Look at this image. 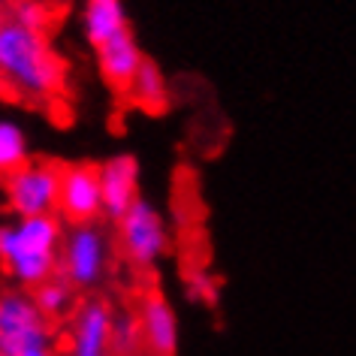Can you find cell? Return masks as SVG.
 Here are the masks:
<instances>
[{
  "mask_svg": "<svg viewBox=\"0 0 356 356\" xmlns=\"http://www.w3.org/2000/svg\"><path fill=\"white\" fill-rule=\"evenodd\" d=\"M130 106H136V109L148 112V115H160L169 109V85H166V76L163 70H160L154 60L145 58L139 67L136 79H133L127 97H124Z\"/></svg>",
  "mask_w": 356,
  "mask_h": 356,
  "instance_id": "cell-13",
  "label": "cell"
},
{
  "mask_svg": "<svg viewBox=\"0 0 356 356\" xmlns=\"http://www.w3.org/2000/svg\"><path fill=\"white\" fill-rule=\"evenodd\" d=\"M115 308L106 299H85L70 314L67 356H109L112 353Z\"/></svg>",
  "mask_w": 356,
  "mask_h": 356,
  "instance_id": "cell-8",
  "label": "cell"
},
{
  "mask_svg": "<svg viewBox=\"0 0 356 356\" xmlns=\"http://www.w3.org/2000/svg\"><path fill=\"white\" fill-rule=\"evenodd\" d=\"M33 299H37L40 311L49 320H60V317H67L70 311H76V287L64 278V275H55L51 281L37 287L33 290Z\"/></svg>",
  "mask_w": 356,
  "mask_h": 356,
  "instance_id": "cell-15",
  "label": "cell"
},
{
  "mask_svg": "<svg viewBox=\"0 0 356 356\" xmlns=\"http://www.w3.org/2000/svg\"><path fill=\"white\" fill-rule=\"evenodd\" d=\"M142 335L154 356H175L178 353V317L166 296L157 290H148L139 305Z\"/></svg>",
  "mask_w": 356,
  "mask_h": 356,
  "instance_id": "cell-11",
  "label": "cell"
},
{
  "mask_svg": "<svg viewBox=\"0 0 356 356\" xmlns=\"http://www.w3.org/2000/svg\"><path fill=\"white\" fill-rule=\"evenodd\" d=\"M94 51H97L100 79L109 85V91L118 94V97H127L133 79H136L142 60H145L136 37H133V31L118 33V37H112L109 42H103V46L94 49Z\"/></svg>",
  "mask_w": 356,
  "mask_h": 356,
  "instance_id": "cell-10",
  "label": "cell"
},
{
  "mask_svg": "<svg viewBox=\"0 0 356 356\" xmlns=\"http://www.w3.org/2000/svg\"><path fill=\"white\" fill-rule=\"evenodd\" d=\"M49 317L40 311L31 290H0V356H22L33 344L51 341Z\"/></svg>",
  "mask_w": 356,
  "mask_h": 356,
  "instance_id": "cell-6",
  "label": "cell"
},
{
  "mask_svg": "<svg viewBox=\"0 0 356 356\" xmlns=\"http://www.w3.org/2000/svg\"><path fill=\"white\" fill-rule=\"evenodd\" d=\"M60 172L64 166L51 160H31L13 175L3 178L0 193H3L6 209L15 218H40V215H58L60 202Z\"/></svg>",
  "mask_w": 356,
  "mask_h": 356,
  "instance_id": "cell-4",
  "label": "cell"
},
{
  "mask_svg": "<svg viewBox=\"0 0 356 356\" xmlns=\"http://www.w3.org/2000/svg\"><path fill=\"white\" fill-rule=\"evenodd\" d=\"M79 22H82L85 42L91 49H100L112 37L130 31V15L124 0H82Z\"/></svg>",
  "mask_w": 356,
  "mask_h": 356,
  "instance_id": "cell-12",
  "label": "cell"
},
{
  "mask_svg": "<svg viewBox=\"0 0 356 356\" xmlns=\"http://www.w3.org/2000/svg\"><path fill=\"white\" fill-rule=\"evenodd\" d=\"M0 10L19 24H24V28L40 31V33H49V28L55 24V13H51L46 0H6Z\"/></svg>",
  "mask_w": 356,
  "mask_h": 356,
  "instance_id": "cell-17",
  "label": "cell"
},
{
  "mask_svg": "<svg viewBox=\"0 0 356 356\" xmlns=\"http://www.w3.org/2000/svg\"><path fill=\"white\" fill-rule=\"evenodd\" d=\"M67 88V64L49 33L31 31L0 10V91L31 106H49Z\"/></svg>",
  "mask_w": 356,
  "mask_h": 356,
  "instance_id": "cell-1",
  "label": "cell"
},
{
  "mask_svg": "<svg viewBox=\"0 0 356 356\" xmlns=\"http://www.w3.org/2000/svg\"><path fill=\"white\" fill-rule=\"evenodd\" d=\"M64 233L60 215L13 218L0 224V269L13 287L33 293L55 278L60 269Z\"/></svg>",
  "mask_w": 356,
  "mask_h": 356,
  "instance_id": "cell-2",
  "label": "cell"
},
{
  "mask_svg": "<svg viewBox=\"0 0 356 356\" xmlns=\"http://www.w3.org/2000/svg\"><path fill=\"white\" fill-rule=\"evenodd\" d=\"M100 166V188H103V218L118 224L136 202L139 193V160L133 154H112Z\"/></svg>",
  "mask_w": 356,
  "mask_h": 356,
  "instance_id": "cell-9",
  "label": "cell"
},
{
  "mask_svg": "<svg viewBox=\"0 0 356 356\" xmlns=\"http://www.w3.org/2000/svg\"><path fill=\"white\" fill-rule=\"evenodd\" d=\"M145 341L142 335V317L133 308H115L112 317V353L115 356H130L139 350V344Z\"/></svg>",
  "mask_w": 356,
  "mask_h": 356,
  "instance_id": "cell-16",
  "label": "cell"
},
{
  "mask_svg": "<svg viewBox=\"0 0 356 356\" xmlns=\"http://www.w3.org/2000/svg\"><path fill=\"white\" fill-rule=\"evenodd\" d=\"M31 163V139L19 121L0 118V178Z\"/></svg>",
  "mask_w": 356,
  "mask_h": 356,
  "instance_id": "cell-14",
  "label": "cell"
},
{
  "mask_svg": "<svg viewBox=\"0 0 356 356\" xmlns=\"http://www.w3.org/2000/svg\"><path fill=\"white\" fill-rule=\"evenodd\" d=\"M112 269V242L100 224L67 227L60 245L58 275L73 284L76 290H97Z\"/></svg>",
  "mask_w": 356,
  "mask_h": 356,
  "instance_id": "cell-3",
  "label": "cell"
},
{
  "mask_svg": "<svg viewBox=\"0 0 356 356\" xmlns=\"http://www.w3.org/2000/svg\"><path fill=\"white\" fill-rule=\"evenodd\" d=\"M118 248L133 269L151 272L169 251V227L148 197H139L118 224Z\"/></svg>",
  "mask_w": 356,
  "mask_h": 356,
  "instance_id": "cell-5",
  "label": "cell"
},
{
  "mask_svg": "<svg viewBox=\"0 0 356 356\" xmlns=\"http://www.w3.org/2000/svg\"><path fill=\"white\" fill-rule=\"evenodd\" d=\"M58 215L67 227L97 224L103 218V188H100V166L76 160L67 163L60 172V202Z\"/></svg>",
  "mask_w": 356,
  "mask_h": 356,
  "instance_id": "cell-7",
  "label": "cell"
},
{
  "mask_svg": "<svg viewBox=\"0 0 356 356\" xmlns=\"http://www.w3.org/2000/svg\"><path fill=\"white\" fill-rule=\"evenodd\" d=\"M22 356H58L55 353V338H51V341H42V344H33L31 350H24Z\"/></svg>",
  "mask_w": 356,
  "mask_h": 356,
  "instance_id": "cell-19",
  "label": "cell"
},
{
  "mask_svg": "<svg viewBox=\"0 0 356 356\" xmlns=\"http://www.w3.org/2000/svg\"><path fill=\"white\" fill-rule=\"evenodd\" d=\"M188 299H197V302H215L218 299V287L211 281V275L206 272H193L188 278Z\"/></svg>",
  "mask_w": 356,
  "mask_h": 356,
  "instance_id": "cell-18",
  "label": "cell"
}]
</instances>
